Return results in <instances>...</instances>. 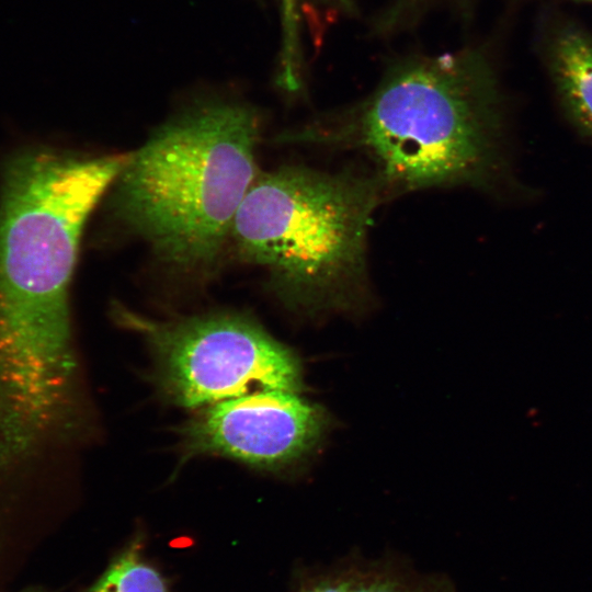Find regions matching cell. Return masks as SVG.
Wrapping results in <instances>:
<instances>
[{"mask_svg":"<svg viewBox=\"0 0 592 592\" xmlns=\"http://www.w3.org/2000/svg\"><path fill=\"white\" fill-rule=\"evenodd\" d=\"M303 0H278L282 24V46L278 80L289 90L299 86L301 67L298 9ZM338 5L352 9L351 0H329Z\"/></svg>","mask_w":592,"mask_h":592,"instance_id":"10","label":"cell"},{"mask_svg":"<svg viewBox=\"0 0 592 592\" xmlns=\"http://www.w3.org/2000/svg\"><path fill=\"white\" fill-rule=\"evenodd\" d=\"M291 140L362 149L384 187H488L508 172L499 89L487 60L463 50L392 70L364 101Z\"/></svg>","mask_w":592,"mask_h":592,"instance_id":"1","label":"cell"},{"mask_svg":"<svg viewBox=\"0 0 592 592\" xmlns=\"http://www.w3.org/2000/svg\"><path fill=\"white\" fill-rule=\"evenodd\" d=\"M548 62L565 116L592 145V34L578 26L560 29L550 42Z\"/></svg>","mask_w":592,"mask_h":592,"instance_id":"8","label":"cell"},{"mask_svg":"<svg viewBox=\"0 0 592 592\" xmlns=\"http://www.w3.org/2000/svg\"><path fill=\"white\" fill-rule=\"evenodd\" d=\"M577 1L589 2L592 4V0H577Z\"/></svg>","mask_w":592,"mask_h":592,"instance_id":"12","label":"cell"},{"mask_svg":"<svg viewBox=\"0 0 592 592\" xmlns=\"http://www.w3.org/2000/svg\"><path fill=\"white\" fill-rule=\"evenodd\" d=\"M293 592H453L441 573L390 560L339 561L306 574Z\"/></svg>","mask_w":592,"mask_h":592,"instance_id":"7","label":"cell"},{"mask_svg":"<svg viewBox=\"0 0 592 592\" xmlns=\"http://www.w3.org/2000/svg\"><path fill=\"white\" fill-rule=\"evenodd\" d=\"M260 122L249 106L195 105L153 132L115 179L119 219L166 262H215L257 174Z\"/></svg>","mask_w":592,"mask_h":592,"instance_id":"3","label":"cell"},{"mask_svg":"<svg viewBox=\"0 0 592 592\" xmlns=\"http://www.w3.org/2000/svg\"><path fill=\"white\" fill-rule=\"evenodd\" d=\"M86 592H169V589L161 573L143 558L137 537Z\"/></svg>","mask_w":592,"mask_h":592,"instance_id":"9","label":"cell"},{"mask_svg":"<svg viewBox=\"0 0 592 592\" xmlns=\"http://www.w3.org/2000/svg\"><path fill=\"white\" fill-rule=\"evenodd\" d=\"M132 323L155 351L163 389L182 407L262 389H300L295 355L247 316L221 312L168 322L134 318Z\"/></svg>","mask_w":592,"mask_h":592,"instance_id":"5","label":"cell"},{"mask_svg":"<svg viewBox=\"0 0 592 592\" xmlns=\"http://www.w3.org/2000/svg\"><path fill=\"white\" fill-rule=\"evenodd\" d=\"M130 153H13L0 182V356L71 351L69 286L84 225Z\"/></svg>","mask_w":592,"mask_h":592,"instance_id":"2","label":"cell"},{"mask_svg":"<svg viewBox=\"0 0 592 592\" xmlns=\"http://www.w3.org/2000/svg\"><path fill=\"white\" fill-rule=\"evenodd\" d=\"M322 425L320 410L296 392L262 389L209 405L183 429V447L276 467L307 452Z\"/></svg>","mask_w":592,"mask_h":592,"instance_id":"6","label":"cell"},{"mask_svg":"<svg viewBox=\"0 0 592 592\" xmlns=\"http://www.w3.org/2000/svg\"><path fill=\"white\" fill-rule=\"evenodd\" d=\"M21 592H47V591H45L43 589H39V588H29V589H25V590H23Z\"/></svg>","mask_w":592,"mask_h":592,"instance_id":"11","label":"cell"},{"mask_svg":"<svg viewBox=\"0 0 592 592\" xmlns=\"http://www.w3.org/2000/svg\"><path fill=\"white\" fill-rule=\"evenodd\" d=\"M383 189L376 174L281 167L258 174L230 239L287 305L348 308L364 289L366 236Z\"/></svg>","mask_w":592,"mask_h":592,"instance_id":"4","label":"cell"}]
</instances>
